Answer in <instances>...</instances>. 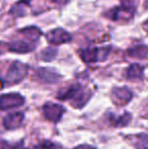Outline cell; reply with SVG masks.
<instances>
[{
    "label": "cell",
    "instance_id": "obj_8",
    "mask_svg": "<svg viewBox=\"0 0 148 149\" xmlns=\"http://www.w3.org/2000/svg\"><path fill=\"white\" fill-rule=\"evenodd\" d=\"M64 108L57 104H47L44 106V115L52 122H58L64 114Z\"/></svg>",
    "mask_w": 148,
    "mask_h": 149
},
{
    "label": "cell",
    "instance_id": "obj_14",
    "mask_svg": "<svg viewBox=\"0 0 148 149\" xmlns=\"http://www.w3.org/2000/svg\"><path fill=\"white\" fill-rule=\"evenodd\" d=\"M28 6V0H22L18 3H15L11 7L10 13L15 16H22L26 14V9Z\"/></svg>",
    "mask_w": 148,
    "mask_h": 149
},
{
    "label": "cell",
    "instance_id": "obj_5",
    "mask_svg": "<svg viewBox=\"0 0 148 149\" xmlns=\"http://www.w3.org/2000/svg\"><path fill=\"white\" fill-rule=\"evenodd\" d=\"M24 100L18 93H9L0 96V109L3 111L20 107L24 104Z\"/></svg>",
    "mask_w": 148,
    "mask_h": 149
},
{
    "label": "cell",
    "instance_id": "obj_6",
    "mask_svg": "<svg viewBox=\"0 0 148 149\" xmlns=\"http://www.w3.org/2000/svg\"><path fill=\"white\" fill-rule=\"evenodd\" d=\"M134 10L135 9H131V8L121 5L119 7H115L112 10H110L107 13V16L112 20L130 19V18H132L133 14H134Z\"/></svg>",
    "mask_w": 148,
    "mask_h": 149
},
{
    "label": "cell",
    "instance_id": "obj_4",
    "mask_svg": "<svg viewBox=\"0 0 148 149\" xmlns=\"http://www.w3.org/2000/svg\"><path fill=\"white\" fill-rule=\"evenodd\" d=\"M26 73H28V67H26V65L15 61V62H13L10 65L9 69H8L7 75H6V79L10 83L19 82V81H22L26 77Z\"/></svg>",
    "mask_w": 148,
    "mask_h": 149
},
{
    "label": "cell",
    "instance_id": "obj_13",
    "mask_svg": "<svg viewBox=\"0 0 148 149\" xmlns=\"http://www.w3.org/2000/svg\"><path fill=\"white\" fill-rule=\"evenodd\" d=\"M126 76L129 79H139L143 76V67L139 64H132L127 69Z\"/></svg>",
    "mask_w": 148,
    "mask_h": 149
},
{
    "label": "cell",
    "instance_id": "obj_2",
    "mask_svg": "<svg viewBox=\"0 0 148 149\" xmlns=\"http://www.w3.org/2000/svg\"><path fill=\"white\" fill-rule=\"evenodd\" d=\"M58 96H59L60 100H70L72 106L75 107V108H81L87 102L89 97V93L85 92L82 86L78 84H74L69 86L67 89H65V91L60 93Z\"/></svg>",
    "mask_w": 148,
    "mask_h": 149
},
{
    "label": "cell",
    "instance_id": "obj_18",
    "mask_svg": "<svg viewBox=\"0 0 148 149\" xmlns=\"http://www.w3.org/2000/svg\"><path fill=\"white\" fill-rule=\"evenodd\" d=\"M75 149H95V148H93L92 146H90V145H86V144H84V145L78 146V147H76Z\"/></svg>",
    "mask_w": 148,
    "mask_h": 149
},
{
    "label": "cell",
    "instance_id": "obj_12",
    "mask_svg": "<svg viewBox=\"0 0 148 149\" xmlns=\"http://www.w3.org/2000/svg\"><path fill=\"white\" fill-rule=\"evenodd\" d=\"M128 55L135 59H144L148 56V47L145 45H138L128 50Z\"/></svg>",
    "mask_w": 148,
    "mask_h": 149
},
{
    "label": "cell",
    "instance_id": "obj_3",
    "mask_svg": "<svg viewBox=\"0 0 148 149\" xmlns=\"http://www.w3.org/2000/svg\"><path fill=\"white\" fill-rule=\"evenodd\" d=\"M110 47L104 48H89V49L83 50L81 53V58L86 63H93L97 61H103L108 57L110 51Z\"/></svg>",
    "mask_w": 148,
    "mask_h": 149
},
{
    "label": "cell",
    "instance_id": "obj_11",
    "mask_svg": "<svg viewBox=\"0 0 148 149\" xmlns=\"http://www.w3.org/2000/svg\"><path fill=\"white\" fill-rule=\"evenodd\" d=\"M38 76L39 78H41L43 81L48 83H56L59 80V75L56 72H54L53 70L48 68H42L38 70Z\"/></svg>",
    "mask_w": 148,
    "mask_h": 149
},
{
    "label": "cell",
    "instance_id": "obj_19",
    "mask_svg": "<svg viewBox=\"0 0 148 149\" xmlns=\"http://www.w3.org/2000/svg\"><path fill=\"white\" fill-rule=\"evenodd\" d=\"M52 1L56 2V3H58L59 5H64V4H66V2L68 1V0H52Z\"/></svg>",
    "mask_w": 148,
    "mask_h": 149
},
{
    "label": "cell",
    "instance_id": "obj_23",
    "mask_svg": "<svg viewBox=\"0 0 148 149\" xmlns=\"http://www.w3.org/2000/svg\"><path fill=\"white\" fill-rule=\"evenodd\" d=\"M3 87V82H2V80H0V89Z\"/></svg>",
    "mask_w": 148,
    "mask_h": 149
},
{
    "label": "cell",
    "instance_id": "obj_20",
    "mask_svg": "<svg viewBox=\"0 0 148 149\" xmlns=\"http://www.w3.org/2000/svg\"><path fill=\"white\" fill-rule=\"evenodd\" d=\"M4 47H5V44L0 43V55L4 53Z\"/></svg>",
    "mask_w": 148,
    "mask_h": 149
},
{
    "label": "cell",
    "instance_id": "obj_17",
    "mask_svg": "<svg viewBox=\"0 0 148 149\" xmlns=\"http://www.w3.org/2000/svg\"><path fill=\"white\" fill-rule=\"evenodd\" d=\"M55 148L56 147L53 143L48 142V141H44V142H42L41 144L37 145L34 149H55Z\"/></svg>",
    "mask_w": 148,
    "mask_h": 149
},
{
    "label": "cell",
    "instance_id": "obj_7",
    "mask_svg": "<svg viewBox=\"0 0 148 149\" xmlns=\"http://www.w3.org/2000/svg\"><path fill=\"white\" fill-rule=\"evenodd\" d=\"M47 40L51 44L60 45V44H64L69 42L71 40V36L66 31H64L63 29H55V30L48 33Z\"/></svg>",
    "mask_w": 148,
    "mask_h": 149
},
{
    "label": "cell",
    "instance_id": "obj_10",
    "mask_svg": "<svg viewBox=\"0 0 148 149\" xmlns=\"http://www.w3.org/2000/svg\"><path fill=\"white\" fill-rule=\"evenodd\" d=\"M22 120H24L22 113H11L5 117L3 121V125L7 129H15L22 125Z\"/></svg>",
    "mask_w": 148,
    "mask_h": 149
},
{
    "label": "cell",
    "instance_id": "obj_21",
    "mask_svg": "<svg viewBox=\"0 0 148 149\" xmlns=\"http://www.w3.org/2000/svg\"><path fill=\"white\" fill-rule=\"evenodd\" d=\"M4 149H26V148H20L19 146H8L7 148H4Z\"/></svg>",
    "mask_w": 148,
    "mask_h": 149
},
{
    "label": "cell",
    "instance_id": "obj_22",
    "mask_svg": "<svg viewBox=\"0 0 148 149\" xmlns=\"http://www.w3.org/2000/svg\"><path fill=\"white\" fill-rule=\"evenodd\" d=\"M143 26H144L145 30H146V31H148V19L144 22V24H143Z\"/></svg>",
    "mask_w": 148,
    "mask_h": 149
},
{
    "label": "cell",
    "instance_id": "obj_1",
    "mask_svg": "<svg viewBox=\"0 0 148 149\" xmlns=\"http://www.w3.org/2000/svg\"><path fill=\"white\" fill-rule=\"evenodd\" d=\"M18 35L22 37V39L14 40L8 44V49L14 53H28L36 48L42 33L36 26H30L20 30Z\"/></svg>",
    "mask_w": 148,
    "mask_h": 149
},
{
    "label": "cell",
    "instance_id": "obj_15",
    "mask_svg": "<svg viewBox=\"0 0 148 149\" xmlns=\"http://www.w3.org/2000/svg\"><path fill=\"white\" fill-rule=\"evenodd\" d=\"M56 54H57V51L55 49H53V48H47V49H45L41 53V57L44 61H50L55 58Z\"/></svg>",
    "mask_w": 148,
    "mask_h": 149
},
{
    "label": "cell",
    "instance_id": "obj_9",
    "mask_svg": "<svg viewBox=\"0 0 148 149\" xmlns=\"http://www.w3.org/2000/svg\"><path fill=\"white\" fill-rule=\"evenodd\" d=\"M132 98V92L127 87H120L113 90V100L116 104H126Z\"/></svg>",
    "mask_w": 148,
    "mask_h": 149
},
{
    "label": "cell",
    "instance_id": "obj_24",
    "mask_svg": "<svg viewBox=\"0 0 148 149\" xmlns=\"http://www.w3.org/2000/svg\"><path fill=\"white\" fill-rule=\"evenodd\" d=\"M144 6H145V7H147V8H148V0H146V2H145Z\"/></svg>",
    "mask_w": 148,
    "mask_h": 149
},
{
    "label": "cell",
    "instance_id": "obj_16",
    "mask_svg": "<svg viewBox=\"0 0 148 149\" xmlns=\"http://www.w3.org/2000/svg\"><path fill=\"white\" fill-rule=\"evenodd\" d=\"M121 2H122V5L125 6V7L135 9L136 6L138 5L139 0H121Z\"/></svg>",
    "mask_w": 148,
    "mask_h": 149
}]
</instances>
